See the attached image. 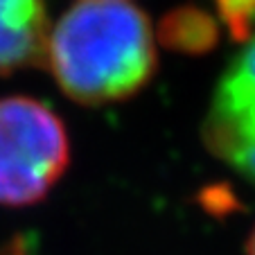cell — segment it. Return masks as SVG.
Masks as SVG:
<instances>
[{"label":"cell","instance_id":"3","mask_svg":"<svg viewBox=\"0 0 255 255\" xmlns=\"http://www.w3.org/2000/svg\"><path fill=\"white\" fill-rule=\"evenodd\" d=\"M203 135L212 154L255 183V34L224 72Z\"/></svg>","mask_w":255,"mask_h":255},{"label":"cell","instance_id":"7","mask_svg":"<svg viewBox=\"0 0 255 255\" xmlns=\"http://www.w3.org/2000/svg\"><path fill=\"white\" fill-rule=\"evenodd\" d=\"M0 255H27V253L23 251V246H20L18 242H14V244H9V246H7V249L2 251Z\"/></svg>","mask_w":255,"mask_h":255},{"label":"cell","instance_id":"5","mask_svg":"<svg viewBox=\"0 0 255 255\" xmlns=\"http://www.w3.org/2000/svg\"><path fill=\"white\" fill-rule=\"evenodd\" d=\"M160 41L185 54H201L217 41V25L208 14L194 7H181L160 23Z\"/></svg>","mask_w":255,"mask_h":255},{"label":"cell","instance_id":"6","mask_svg":"<svg viewBox=\"0 0 255 255\" xmlns=\"http://www.w3.org/2000/svg\"><path fill=\"white\" fill-rule=\"evenodd\" d=\"M217 14L235 41H246L255 34V0H215Z\"/></svg>","mask_w":255,"mask_h":255},{"label":"cell","instance_id":"8","mask_svg":"<svg viewBox=\"0 0 255 255\" xmlns=\"http://www.w3.org/2000/svg\"><path fill=\"white\" fill-rule=\"evenodd\" d=\"M246 255H255V228L249 235V242H246Z\"/></svg>","mask_w":255,"mask_h":255},{"label":"cell","instance_id":"4","mask_svg":"<svg viewBox=\"0 0 255 255\" xmlns=\"http://www.w3.org/2000/svg\"><path fill=\"white\" fill-rule=\"evenodd\" d=\"M48 34L43 0H0V72L43 61Z\"/></svg>","mask_w":255,"mask_h":255},{"label":"cell","instance_id":"1","mask_svg":"<svg viewBox=\"0 0 255 255\" xmlns=\"http://www.w3.org/2000/svg\"><path fill=\"white\" fill-rule=\"evenodd\" d=\"M45 63L79 104L120 102L154 77L156 36L144 11L125 0H82L50 29Z\"/></svg>","mask_w":255,"mask_h":255},{"label":"cell","instance_id":"2","mask_svg":"<svg viewBox=\"0 0 255 255\" xmlns=\"http://www.w3.org/2000/svg\"><path fill=\"white\" fill-rule=\"evenodd\" d=\"M70 163L63 120L25 95L0 100V206H32L48 197Z\"/></svg>","mask_w":255,"mask_h":255}]
</instances>
